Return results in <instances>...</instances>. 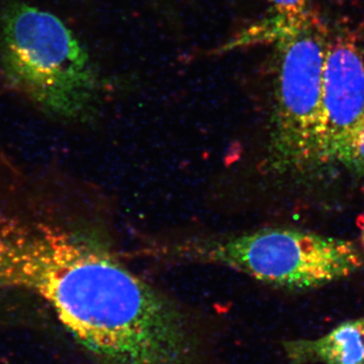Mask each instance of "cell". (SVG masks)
Instances as JSON below:
<instances>
[{
	"instance_id": "6da1fadb",
	"label": "cell",
	"mask_w": 364,
	"mask_h": 364,
	"mask_svg": "<svg viewBox=\"0 0 364 364\" xmlns=\"http://www.w3.org/2000/svg\"><path fill=\"white\" fill-rule=\"evenodd\" d=\"M0 289L44 299L102 364H174L188 343L189 321L173 301L56 228L0 223Z\"/></svg>"
},
{
	"instance_id": "7a4b0ae2",
	"label": "cell",
	"mask_w": 364,
	"mask_h": 364,
	"mask_svg": "<svg viewBox=\"0 0 364 364\" xmlns=\"http://www.w3.org/2000/svg\"><path fill=\"white\" fill-rule=\"evenodd\" d=\"M0 73L41 109L63 117L87 111L100 80L87 50L56 14L13 2L0 16Z\"/></svg>"
},
{
	"instance_id": "3957f363",
	"label": "cell",
	"mask_w": 364,
	"mask_h": 364,
	"mask_svg": "<svg viewBox=\"0 0 364 364\" xmlns=\"http://www.w3.org/2000/svg\"><path fill=\"white\" fill-rule=\"evenodd\" d=\"M172 258L222 265L270 286L306 291L346 279L363 267L350 241L272 228L164 249Z\"/></svg>"
},
{
	"instance_id": "277c9868",
	"label": "cell",
	"mask_w": 364,
	"mask_h": 364,
	"mask_svg": "<svg viewBox=\"0 0 364 364\" xmlns=\"http://www.w3.org/2000/svg\"><path fill=\"white\" fill-rule=\"evenodd\" d=\"M328 32L313 13L275 43L277 71L268 161L280 172L316 167Z\"/></svg>"
},
{
	"instance_id": "5b68a950",
	"label": "cell",
	"mask_w": 364,
	"mask_h": 364,
	"mask_svg": "<svg viewBox=\"0 0 364 364\" xmlns=\"http://www.w3.org/2000/svg\"><path fill=\"white\" fill-rule=\"evenodd\" d=\"M364 112V62L355 40L338 35L328 44L316 166L340 162Z\"/></svg>"
},
{
	"instance_id": "8992f818",
	"label": "cell",
	"mask_w": 364,
	"mask_h": 364,
	"mask_svg": "<svg viewBox=\"0 0 364 364\" xmlns=\"http://www.w3.org/2000/svg\"><path fill=\"white\" fill-rule=\"evenodd\" d=\"M291 364H364V331L360 318L345 321L317 338L284 342Z\"/></svg>"
},
{
	"instance_id": "52a82bcc",
	"label": "cell",
	"mask_w": 364,
	"mask_h": 364,
	"mask_svg": "<svg viewBox=\"0 0 364 364\" xmlns=\"http://www.w3.org/2000/svg\"><path fill=\"white\" fill-rule=\"evenodd\" d=\"M339 163L354 173L364 176V112L349 136Z\"/></svg>"
},
{
	"instance_id": "ba28073f",
	"label": "cell",
	"mask_w": 364,
	"mask_h": 364,
	"mask_svg": "<svg viewBox=\"0 0 364 364\" xmlns=\"http://www.w3.org/2000/svg\"><path fill=\"white\" fill-rule=\"evenodd\" d=\"M270 4V14L299 18L311 13L309 0H267Z\"/></svg>"
},
{
	"instance_id": "9c48e42d",
	"label": "cell",
	"mask_w": 364,
	"mask_h": 364,
	"mask_svg": "<svg viewBox=\"0 0 364 364\" xmlns=\"http://www.w3.org/2000/svg\"><path fill=\"white\" fill-rule=\"evenodd\" d=\"M360 229H361V241H363V244L364 245V219L363 221V224L360 225Z\"/></svg>"
},
{
	"instance_id": "30bf717a",
	"label": "cell",
	"mask_w": 364,
	"mask_h": 364,
	"mask_svg": "<svg viewBox=\"0 0 364 364\" xmlns=\"http://www.w3.org/2000/svg\"><path fill=\"white\" fill-rule=\"evenodd\" d=\"M361 320V324H363V331H364V317L360 318Z\"/></svg>"
}]
</instances>
